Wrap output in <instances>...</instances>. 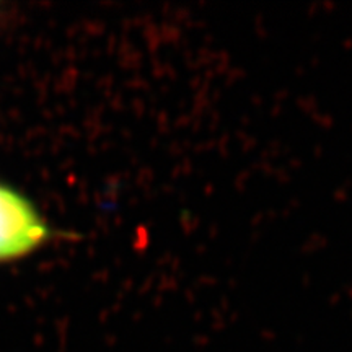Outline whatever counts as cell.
Listing matches in <instances>:
<instances>
[{
	"instance_id": "obj_1",
	"label": "cell",
	"mask_w": 352,
	"mask_h": 352,
	"mask_svg": "<svg viewBox=\"0 0 352 352\" xmlns=\"http://www.w3.org/2000/svg\"><path fill=\"white\" fill-rule=\"evenodd\" d=\"M47 236L50 228L32 202L0 184V263L26 256Z\"/></svg>"
}]
</instances>
